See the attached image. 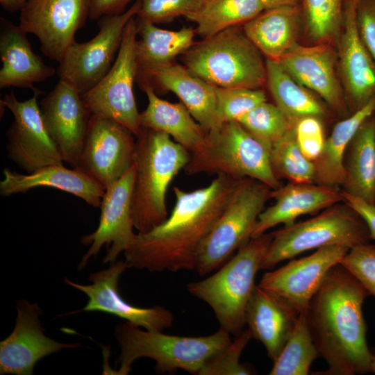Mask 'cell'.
<instances>
[{
    "label": "cell",
    "instance_id": "obj_8",
    "mask_svg": "<svg viewBox=\"0 0 375 375\" xmlns=\"http://www.w3.org/2000/svg\"><path fill=\"white\" fill-rule=\"evenodd\" d=\"M271 235L261 269H272L311 249L329 245H342L350 249L370 239L366 222L347 204L334 205L311 219L284 226Z\"/></svg>",
    "mask_w": 375,
    "mask_h": 375
},
{
    "label": "cell",
    "instance_id": "obj_33",
    "mask_svg": "<svg viewBox=\"0 0 375 375\" xmlns=\"http://www.w3.org/2000/svg\"><path fill=\"white\" fill-rule=\"evenodd\" d=\"M265 10L260 0H205L195 12L185 17L196 25V33L206 38L246 23Z\"/></svg>",
    "mask_w": 375,
    "mask_h": 375
},
{
    "label": "cell",
    "instance_id": "obj_37",
    "mask_svg": "<svg viewBox=\"0 0 375 375\" xmlns=\"http://www.w3.org/2000/svg\"><path fill=\"white\" fill-rule=\"evenodd\" d=\"M343 0H303V9L310 38L326 43L339 31Z\"/></svg>",
    "mask_w": 375,
    "mask_h": 375
},
{
    "label": "cell",
    "instance_id": "obj_17",
    "mask_svg": "<svg viewBox=\"0 0 375 375\" xmlns=\"http://www.w3.org/2000/svg\"><path fill=\"white\" fill-rule=\"evenodd\" d=\"M126 268L125 261L119 260L112 263L108 269L90 274V285L74 283L67 278L64 281L88 296V301L81 311L106 312L149 331H162L171 328L174 316L165 307H138L122 297L118 283Z\"/></svg>",
    "mask_w": 375,
    "mask_h": 375
},
{
    "label": "cell",
    "instance_id": "obj_14",
    "mask_svg": "<svg viewBox=\"0 0 375 375\" xmlns=\"http://www.w3.org/2000/svg\"><path fill=\"white\" fill-rule=\"evenodd\" d=\"M90 14V0H31L19 11V26L35 35L49 59L59 62Z\"/></svg>",
    "mask_w": 375,
    "mask_h": 375
},
{
    "label": "cell",
    "instance_id": "obj_40",
    "mask_svg": "<svg viewBox=\"0 0 375 375\" xmlns=\"http://www.w3.org/2000/svg\"><path fill=\"white\" fill-rule=\"evenodd\" d=\"M340 264L375 297V245L367 242L351 248Z\"/></svg>",
    "mask_w": 375,
    "mask_h": 375
},
{
    "label": "cell",
    "instance_id": "obj_27",
    "mask_svg": "<svg viewBox=\"0 0 375 375\" xmlns=\"http://www.w3.org/2000/svg\"><path fill=\"white\" fill-rule=\"evenodd\" d=\"M140 83L148 100L147 108L140 113L141 128L166 133L190 152L194 151L206 136L203 127L183 103L164 100L150 83Z\"/></svg>",
    "mask_w": 375,
    "mask_h": 375
},
{
    "label": "cell",
    "instance_id": "obj_16",
    "mask_svg": "<svg viewBox=\"0 0 375 375\" xmlns=\"http://www.w3.org/2000/svg\"><path fill=\"white\" fill-rule=\"evenodd\" d=\"M135 174L134 162L120 178L106 189L100 206L99 226L92 233L81 238L82 244L90 247L78 265L79 269L91 257L96 256L104 244L107 253L103 262L112 264L133 242L136 234L133 231L131 196Z\"/></svg>",
    "mask_w": 375,
    "mask_h": 375
},
{
    "label": "cell",
    "instance_id": "obj_21",
    "mask_svg": "<svg viewBox=\"0 0 375 375\" xmlns=\"http://www.w3.org/2000/svg\"><path fill=\"white\" fill-rule=\"evenodd\" d=\"M274 203L259 215L251 238L260 236L269 228L283 224L288 226L306 214H313L344 201L342 191L337 187L322 184L296 183L272 190Z\"/></svg>",
    "mask_w": 375,
    "mask_h": 375
},
{
    "label": "cell",
    "instance_id": "obj_18",
    "mask_svg": "<svg viewBox=\"0 0 375 375\" xmlns=\"http://www.w3.org/2000/svg\"><path fill=\"white\" fill-rule=\"evenodd\" d=\"M15 328L0 342V374L31 375L42 358L62 349L80 347L79 343H61L46 336L39 317L42 309L37 303L19 300Z\"/></svg>",
    "mask_w": 375,
    "mask_h": 375
},
{
    "label": "cell",
    "instance_id": "obj_4",
    "mask_svg": "<svg viewBox=\"0 0 375 375\" xmlns=\"http://www.w3.org/2000/svg\"><path fill=\"white\" fill-rule=\"evenodd\" d=\"M230 333L220 328L206 336L186 337L167 335L162 331L142 330L130 322L120 324L115 338L120 348L118 374L125 375L140 358L156 361L158 372L183 369L199 374L206 362L228 346Z\"/></svg>",
    "mask_w": 375,
    "mask_h": 375
},
{
    "label": "cell",
    "instance_id": "obj_12",
    "mask_svg": "<svg viewBox=\"0 0 375 375\" xmlns=\"http://www.w3.org/2000/svg\"><path fill=\"white\" fill-rule=\"evenodd\" d=\"M136 136L120 123L91 115L75 167L106 189L135 162Z\"/></svg>",
    "mask_w": 375,
    "mask_h": 375
},
{
    "label": "cell",
    "instance_id": "obj_34",
    "mask_svg": "<svg viewBox=\"0 0 375 375\" xmlns=\"http://www.w3.org/2000/svg\"><path fill=\"white\" fill-rule=\"evenodd\" d=\"M319 356L309 328L307 312L299 315L297 323L278 358L270 375H307Z\"/></svg>",
    "mask_w": 375,
    "mask_h": 375
},
{
    "label": "cell",
    "instance_id": "obj_15",
    "mask_svg": "<svg viewBox=\"0 0 375 375\" xmlns=\"http://www.w3.org/2000/svg\"><path fill=\"white\" fill-rule=\"evenodd\" d=\"M349 250L342 245L319 248L308 256L265 273L258 285L281 298L298 314L306 312L330 269L340 263Z\"/></svg>",
    "mask_w": 375,
    "mask_h": 375
},
{
    "label": "cell",
    "instance_id": "obj_26",
    "mask_svg": "<svg viewBox=\"0 0 375 375\" xmlns=\"http://www.w3.org/2000/svg\"><path fill=\"white\" fill-rule=\"evenodd\" d=\"M3 179L0 182V194L10 196L26 193L38 187H51L70 193L94 207H100L106 188L96 180L73 168L63 165H51L41 167L27 174H19L5 168Z\"/></svg>",
    "mask_w": 375,
    "mask_h": 375
},
{
    "label": "cell",
    "instance_id": "obj_30",
    "mask_svg": "<svg viewBox=\"0 0 375 375\" xmlns=\"http://www.w3.org/2000/svg\"><path fill=\"white\" fill-rule=\"evenodd\" d=\"M359 128L348 147L344 192L375 205V116Z\"/></svg>",
    "mask_w": 375,
    "mask_h": 375
},
{
    "label": "cell",
    "instance_id": "obj_6",
    "mask_svg": "<svg viewBox=\"0 0 375 375\" xmlns=\"http://www.w3.org/2000/svg\"><path fill=\"white\" fill-rule=\"evenodd\" d=\"M188 175L201 173L256 180L276 190L281 185L272 169L269 149L238 122L206 133L184 168Z\"/></svg>",
    "mask_w": 375,
    "mask_h": 375
},
{
    "label": "cell",
    "instance_id": "obj_20",
    "mask_svg": "<svg viewBox=\"0 0 375 375\" xmlns=\"http://www.w3.org/2000/svg\"><path fill=\"white\" fill-rule=\"evenodd\" d=\"M339 42L340 69L353 112L375 97V61L362 43L356 24V0H347Z\"/></svg>",
    "mask_w": 375,
    "mask_h": 375
},
{
    "label": "cell",
    "instance_id": "obj_9",
    "mask_svg": "<svg viewBox=\"0 0 375 375\" xmlns=\"http://www.w3.org/2000/svg\"><path fill=\"white\" fill-rule=\"evenodd\" d=\"M272 190L252 178L242 179L199 251L196 270L205 276L221 267L246 244Z\"/></svg>",
    "mask_w": 375,
    "mask_h": 375
},
{
    "label": "cell",
    "instance_id": "obj_25",
    "mask_svg": "<svg viewBox=\"0 0 375 375\" xmlns=\"http://www.w3.org/2000/svg\"><path fill=\"white\" fill-rule=\"evenodd\" d=\"M299 315L281 298L257 285L247 307L245 323L253 338L264 345L274 362L292 333Z\"/></svg>",
    "mask_w": 375,
    "mask_h": 375
},
{
    "label": "cell",
    "instance_id": "obj_46",
    "mask_svg": "<svg viewBox=\"0 0 375 375\" xmlns=\"http://www.w3.org/2000/svg\"><path fill=\"white\" fill-rule=\"evenodd\" d=\"M31 0H0L3 9L9 12L20 11Z\"/></svg>",
    "mask_w": 375,
    "mask_h": 375
},
{
    "label": "cell",
    "instance_id": "obj_28",
    "mask_svg": "<svg viewBox=\"0 0 375 375\" xmlns=\"http://www.w3.org/2000/svg\"><path fill=\"white\" fill-rule=\"evenodd\" d=\"M299 19L296 6L267 9L246 22L243 31L266 59L279 61L298 44Z\"/></svg>",
    "mask_w": 375,
    "mask_h": 375
},
{
    "label": "cell",
    "instance_id": "obj_10",
    "mask_svg": "<svg viewBox=\"0 0 375 375\" xmlns=\"http://www.w3.org/2000/svg\"><path fill=\"white\" fill-rule=\"evenodd\" d=\"M136 16L126 27L117 55L108 72L94 88L81 94L91 115L115 120L135 136L141 130L140 112L133 93V83L138 72Z\"/></svg>",
    "mask_w": 375,
    "mask_h": 375
},
{
    "label": "cell",
    "instance_id": "obj_38",
    "mask_svg": "<svg viewBox=\"0 0 375 375\" xmlns=\"http://www.w3.org/2000/svg\"><path fill=\"white\" fill-rule=\"evenodd\" d=\"M262 90L245 88L216 87V115L218 127L237 121L258 104L266 101Z\"/></svg>",
    "mask_w": 375,
    "mask_h": 375
},
{
    "label": "cell",
    "instance_id": "obj_3",
    "mask_svg": "<svg viewBox=\"0 0 375 375\" xmlns=\"http://www.w3.org/2000/svg\"><path fill=\"white\" fill-rule=\"evenodd\" d=\"M190 157V152L167 134L141 128L136 136L131 196V215L138 233H147L167 218V188Z\"/></svg>",
    "mask_w": 375,
    "mask_h": 375
},
{
    "label": "cell",
    "instance_id": "obj_42",
    "mask_svg": "<svg viewBox=\"0 0 375 375\" xmlns=\"http://www.w3.org/2000/svg\"><path fill=\"white\" fill-rule=\"evenodd\" d=\"M295 138L303 155L315 162L325 144L323 125L318 117L308 116L300 119L294 126Z\"/></svg>",
    "mask_w": 375,
    "mask_h": 375
},
{
    "label": "cell",
    "instance_id": "obj_1",
    "mask_svg": "<svg viewBox=\"0 0 375 375\" xmlns=\"http://www.w3.org/2000/svg\"><path fill=\"white\" fill-rule=\"evenodd\" d=\"M241 180L219 174L192 191L174 187L170 215L149 231L136 234L124 252L127 267L159 272L196 269L203 243Z\"/></svg>",
    "mask_w": 375,
    "mask_h": 375
},
{
    "label": "cell",
    "instance_id": "obj_19",
    "mask_svg": "<svg viewBox=\"0 0 375 375\" xmlns=\"http://www.w3.org/2000/svg\"><path fill=\"white\" fill-rule=\"evenodd\" d=\"M40 110L45 128L59 148L63 161L75 167L91 117L81 94L59 79L40 101Z\"/></svg>",
    "mask_w": 375,
    "mask_h": 375
},
{
    "label": "cell",
    "instance_id": "obj_44",
    "mask_svg": "<svg viewBox=\"0 0 375 375\" xmlns=\"http://www.w3.org/2000/svg\"><path fill=\"white\" fill-rule=\"evenodd\" d=\"M344 203L358 213L366 222L370 239L375 240V205L342 191Z\"/></svg>",
    "mask_w": 375,
    "mask_h": 375
},
{
    "label": "cell",
    "instance_id": "obj_36",
    "mask_svg": "<svg viewBox=\"0 0 375 375\" xmlns=\"http://www.w3.org/2000/svg\"><path fill=\"white\" fill-rule=\"evenodd\" d=\"M269 151L294 126L276 104L264 101L237 119Z\"/></svg>",
    "mask_w": 375,
    "mask_h": 375
},
{
    "label": "cell",
    "instance_id": "obj_13",
    "mask_svg": "<svg viewBox=\"0 0 375 375\" xmlns=\"http://www.w3.org/2000/svg\"><path fill=\"white\" fill-rule=\"evenodd\" d=\"M42 93L35 88L31 98L21 101L11 92L1 101L14 117L6 132L8 157L27 174L63 162L59 148L44 125L37 101Z\"/></svg>",
    "mask_w": 375,
    "mask_h": 375
},
{
    "label": "cell",
    "instance_id": "obj_5",
    "mask_svg": "<svg viewBox=\"0 0 375 375\" xmlns=\"http://www.w3.org/2000/svg\"><path fill=\"white\" fill-rule=\"evenodd\" d=\"M271 240V233L251 238L217 272L187 285L188 292L206 302L220 328L230 334L238 335L246 325V310L256 288V276Z\"/></svg>",
    "mask_w": 375,
    "mask_h": 375
},
{
    "label": "cell",
    "instance_id": "obj_45",
    "mask_svg": "<svg viewBox=\"0 0 375 375\" xmlns=\"http://www.w3.org/2000/svg\"><path fill=\"white\" fill-rule=\"evenodd\" d=\"M132 0H90L89 18L98 20L106 15L120 14Z\"/></svg>",
    "mask_w": 375,
    "mask_h": 375
},
{
    "label": "cell",
    "instance_id": "obj_43",
    "mask_svg": "<svg viewBox=\"0 0 375 375\" xmlns=\"http://www.w3.org/2000/svg\"><path fill=\"white\" fill-rule=\"evenodd\" d=\"M359 36L375 61V0H356Z\"/></svg>",
    "mask_w": 375,
    "mask_h": 375
},
{
    "label": "cell",
    "instance_id": "obj_22",
    "mask_svg": "<svg viewBox=\"0 0 375 375\" xmlns=\"http://www.w3.org/2000/svg\"><path fill=\"white\" fill-rule=\"evenodd\" d=\"M140 82L154 81L174 93L206 133L218 128L216 87L190 72L184 65L169 63L138 70Z\"/></svg>",
    "mask_w": 375,
    "mask_h": 375
},
{
    "label": "cell",
    "instance_id": "obj_41",
    "mask_svg": "<svg viewBox=\"0 0 375 375\" xmlns=\"http://www.w3.org/2000/svg\"><path fill=\"white\" fill-rule=\"evenodd\" d=\"M205 0H141L138 14L140 19L154 24L179 16L187 17L197 11Z\"/></svg>",
    "mask_w": 375,
    "mask_h": 375
},
{
    "label": "cell",
    "instance_id": "obj_48",
    "mask_svg": "<svg viewBox=\"0 0 375 375\" xmlns=\"http://www.w3.org/2000/svg\"><path fill=\"white\" fill-rule=\"evenodd\" d=\"M369 372L375 374V347L370 349Z\"/></svg>",
    "mask_w": 375,
    "mask_h": 375
},
{
    "label": "cell",
    "instance_id": "obj_24",
    "mask_svg": "<svg viewBox=\"0 0 375 375\" xmlns=\"http://www.w3.org/2000/svg\"><path fill=\"white\" fill-rule=\"evenodd\" d=\"M278 62L299 83L316 92L332 108L342 110L343 100L335 59L326 43L312 47L297 44Z\"/></svg>",
    "mask_w": 375,
    "mask_h": 375
},
{
    "label": "cell",
    "instance_id": "obj_2",
    "mask_svg": "<svg viewBox=\"0 0 375 375\" xmlns=\"http://www.w3.org/2000/svg\"><path fill=\"white\" fill-rule=\"evenodd\" d=\"M368 295L362 285L340 263L330 269L307 311L319 356L328 367L315 374L369 372L370 349L362 312Z\"/></svg>",
    "mask_w": 375,
    "mask_h": 375
},
{
    "label": "cell",
    "instance_id": "obj_11",
    "mask_svg": "<svg viewBox=\"0 0 375 375\" xmlns=\"http://www.w3.org/2000/svg\"><path fill=\"white\" fill-rule=\"evenodd\" d=\"M141 0L120 14L99 19L98 33L90 40L74 42L66 51L56 73L59 79L75 88L81 94L94 88L108 72L119 49L126 27L138 15Z\"/></svg>",
    "mask_w": 375,
    "mask_h": 375
},
{
    "label": "cell",
    "instance_id": "obj_23",
    "mask_svg": "<svg viewBox=\"0 0 375 375\" xmlns=\"http://www.w3.org/2000/svg\"><path fill=\"white\" fill-rule=\"evenodd\" d=\"M0 88H35L34 84L53 76L56 70L36 54L25 33L8 19L0 20Z\"/></svg>",
    "mask_w": 375,
    "mask_h": 375
},
{
    "label": "cell",
    "instance_id": "obj_39",
    "mask_svg": "<svg viewBox=\"0 0 375 375\" xmlns=\"http://www.w3.org/2000/svg\"><path fill=\"white\" fill-rule=\"evenodd\" d=\"M253 338L247 328L236 335L231 343L210 358L204 365L199 375H249L254 374V369L240 362L244 349Z\"/></svg>",
    "mask_w": 375,
    "mask_h": 375
},
{
    "label": "cell",
    "instance_id": "obj_31",
    "mask_svg": "<svg viewBox=\"0 0 375 375\" xmlns=\"http://www.w3.org/2000/svg\"><path fill=\"white\" fill-rule=\"evenodd\" d=\"M138 36L136 56L138 70L171 63L178 55L194 45L196 31L183 28L163 29L136 16Z\"/></svg>",
    "mask_w": 375,
    "mask_h": 375
},
{
    "label": "cell",
    "instance_id": "obj_7",
    "mask_svg": "<svg viewBox=\"0 0 375 375\" xmlns=\"http://www.w3.org/2000/svg\"><path fill=\"white\" fill-rule=\"evenodd\" d=\"M183 62L190 72L218 88L258 89L267 81L266 60L237 26L194 44Z\"/></svg>",
    "mask_w": 375,
    "mask_h": 375
},
{
    "label": "cell",
    "instance_id": "obj_29",
    "mask_svg": "<svg viewBox=\"0 0 375 375\" xmlns=\"http://www.w3.org/2000/svg\"><path fill=\"white\" fill-rule=\"evenodd\" d=\"M375 113V97L349 117L338 122L325 141L324 147L314 162L315 183L332 187L343 185L346 170L344 156L361 125Z\"/></svg>",
    "mask_w": 375,
    "mask_h": 375
},
{
    "label": "cell",
    "instance_id": "obj_32",
    "mask_svg": "<svg viewBox=\"0 0 375 375\" xmlns=\"http://www.w3.org/2000/svg\"><path fill=\"white\" fill-rule=\"evenodd\" d=\"M266 82L275 104L294 126L303 117L325 115L321 103L292 77L278 61L266 59Z\"/></svg>",
    "mask_w": 375,
    "mask_h": 375
},
{
    "label": "cell",
    "instance_id": "obj_47",
    "mask_svg": "<svg viewBox=\"0 0 375 375\" xmlns=\"http://www.w3.org/2000/svg\"><path fill=\"white\" fill-rule=\"evenodd\" d=\"M265 10L283 6H295L296 0H260Z\"/></svg>",
    "mask_w": 375,
    "mask_h": 375
},
{
    "label": "cell",
    "instance_id": "obj_35",
    "mask_svg": "<svg viewBox=\"0 0 375 375\" xmlns=\"http://www.w3.org/2000/svg\"><path fill=\"white\" fill-rule=\"evenodd\" d=\"M270 160L278 178L283 177L296 183L315 181V164L308 159L299 149L294 127L272 147Z\"/></svg>",
    "mask_w": 375,
    "mask_h": 375
}]
</instances>
